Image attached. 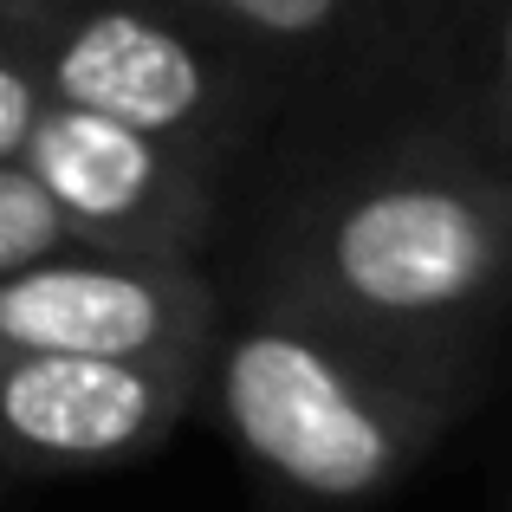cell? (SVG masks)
<instances>
[{
  "label": "cell",
  "mask_w": 512,
  "mask_h": 512,
  "mask_svg": "<svg viewBox=\"0 0 512 512\" xmlns=\"http://www.w3.org/2000/svg\"><path fill=\"white\" fill-rule=\"evenodd\" d=\"M20 169L52 201L72 247L201 260L221 227V182L124 124L52 104Z\"/></svg>",
  "instance_id": "6"
},
{
  "label": "cell",
  "mask_w": 512,
  "mask_h": 512,
  "mask_svg": "<svg viewBox=\"0 0 512 512\" xmlns=\"http://www.w3.org/2000/svg\"><path fill=\"white\" fill-rule=\"evenodd\" d=\"M0 39L52 104L124 124L227 182L286 91L175 0H0Z\"/></svg>",
  "instance_id": "3"
},
{
  "label": "cell",
  "mask_w": 512,
  "mask_h": 512,
  "mask_svg": "<svg viewBox=\"0 0 512 512\" xmlns=\"http://www.w3.org/2000/svg\"><path fill=\"white\" fill-rule=\"evenodd\" d=\"M448 124L474 156H487L500 175H512V0L467 13Z\"/></svg>",
  "instance_id": "8"
},
{
  "label": "cell",
  "mask_w": 512,
  "mask_h": 512,
  "mask_svg": "<svg viewBox=\"0 0 512 512\" xmlns=\"http://www.w3.org/2000/svg\"><path fill=\"white\" fill-rule=\"evenodd\" d=\"M480 344H402L299 299L240 286L221 299L201 402L240 461L305 512L396 493L487 383Z\"/></svg>",
  "instance_id": "2"
},
{
  "label": "cell",
  "mask_w": 512,
  "mask_h": 512,
  "mask_svg": "<svg viewBox=\"0 0 512 512\" xmlns=\"http://www.w3.org/2000/svg\"><path fill=\"white\" fill-rule=\"evenodd\" d=\"M175 7L260 65L286 91V104L299 91L376 98L389 85L454 98L467 39L461 0H175Z\"/></svg>",
  "instance_id": "5"
},
{
  "label": "cell",
  "mask_w": 512,
  "mask_h": 512,
  "mask_svg": "<svg viewBox=\"0 0 512 512\" xmlns=\"http://www.w3.org/2000/svg\"><path fill=\"white\" fill-rule=\"evenodd\" d=\"M201 402V363H91L0 350V467L111 474L156 454Z\"/></svg>",
  "instance_id": "7"
},
{
  "label": "cell",
  "mask_w": 512,
  "mask_h": 512,
  "mask_svg": "<svg viewBox=\"0 0 512 512\" xmlns=\"http://www.w3.org/2000/svg\"><path fill=\"white\" fill-rule=\"evenodd\" d=\"M46 111H52V98L39 85V72L0 39V163H20L33 130L46 124Z\"/></svg>",
  "instance_id": "10"
},
{
  "label": "cell",
  "mask_w": 512,
  "mask_h": 512,
  "mask_svg": "<svg viewBox=\"0 0 512 512\" xmlns=\"http://www.w3.org/2000/svg\"><path fill=\"white\" fill-rule=\"evenodd\" d=\"M240 286L402 344H480L512 312V175L415 124L279 195Z\"/></svg>",
  "instance_id": "1"
},
{
  "label": "cell",
  "mask_w": 512,
  "mask_h": 512,
  "mask_svg": "<svg viewBox=\"0 0 512 512\" xmlns=\"http://www.w3.org/2000/svg\"><path fill=\"white\" fill-rule=\"evenodd\" d=\"M65 247H72V234L59 227V214L39 195V182L20 163H0V279L26 273V266L52 260Z\"/></svg>",
  "instance_id": "9"
},
{
  "label": "cell",
  "mask_w": 512,
  "mask_h": 512,
  "mask_svg": "<svg viewBox=\"0 0 512 512\" xmlns=\"http://www.w3.org/2000/svg\"><path fill=\"white\" fill-rule=\"evenodd\" d=\"M221 292L201 260L65 247L0 279V350L91 363H208Z\"/></svg>",
  "instance_id": "4"
}]
</instances>
